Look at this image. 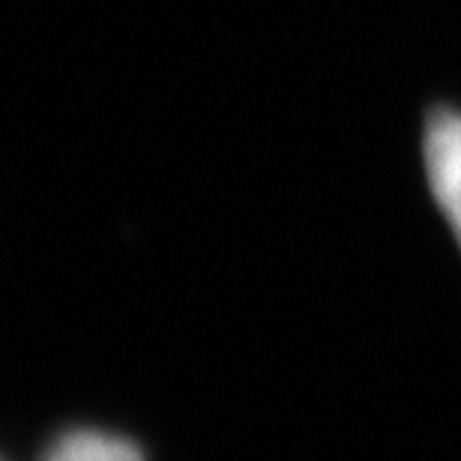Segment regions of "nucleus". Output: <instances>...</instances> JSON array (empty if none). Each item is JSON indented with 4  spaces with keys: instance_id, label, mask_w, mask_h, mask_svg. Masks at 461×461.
<instances>
[{
    "instance_id": "1",
    "label": "nucleus",
    "mask_w": 461,
    "mask_h": 461,
    "mask_svg": "<svg viewBox=\"0 0 461 461\" xmlns=\"http://www.w3.org/2000/svg\"><path fill=\"white\" fill-rule=\"evenodd\" d=\"M426 168L431 192L461 243V114L438 112L429 120Z\"/></svg>"
},
{
    "instance_id": "2",
    "label": "nucleus",
    "mask_w": 461,
    "mask_h": 461,
    "mask_svg": "<svg viewBox=\"0 0 461 461\" xmlns=\"http://www.w3.org/2000/svg\"><path fill=\"white\" fill-rule=\"evenodd\" d=\"M42 461H144V456L123 438L99 435V431H69Z\"/></svg>"
}]
</instances>
